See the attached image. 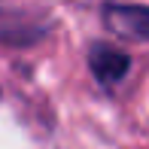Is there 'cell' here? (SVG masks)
<instances>
[{
    "instance_id": "obj_2",
    "label": "cell",
    "mask_w": 149,
    "mask_h": 149,
    "mask_svg": "<svg viewBox=\"0 0 149 149\" xmlns=\"http://www.w3.org/2000/svg\"><path fill=\"white\" fill-rule=\"evenodd\" d=\"M88 67H91L94 79H97L100 85L113 88V85H119L122 79L128 76L131 58H128L122 49H116V46L97 43V46H91V52H88Z\"/></svg>"
},
{
    "instance_id": "obj_1",
    "label": "cell",
    "mask_w": 149,
    "mask_h": 149,
    "mask_svg": "<svg viewBox=\"0 0 149 149\" xmlns=\"http://www.w3.org/2000/svg\"><path fill=\"white\" fill-rule=\"evenodd\" d=\"M104 22L116 37L125 40H149V6H122L110 3L104 9Z\"/></svg>"
}]
</instances>
